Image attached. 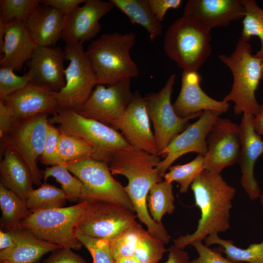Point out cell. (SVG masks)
I'll list each match as a JSON object with an SVG mask.
<instances>
[{
  "label": "cell",
  "mask_w": 263,
  "mask_h": 263,
  "mask_svg": "<svg viewBox=\"0 0 263 263\" xmlns=\"http://www.w3.org/2000/svg\"><path fill=\"white\" fill-rule=\"evenodd\" d=\"M65 193L61 188L44 183L33 189L26 201L31 213L40 210L63 207L67 200Z\"/></svg>",
  "instance_id": "obj_32"
},
{
  "label": "cell",
  "mask_w": 263,
  "mask_h": 263,
  "mask_svg": "<svg viewBox=\"0 0 263 263\" xmlns=\"http://www.w3.org/2000/svg\"><path fill=\"white\" fill-rule=\"evenodd\" d=\"M114 7L109 1L86 0L65 16L61 39L66 44H83L95 38L101 30L100 19Z\"/></svg>",
  "instance_id": "obj_17"
},
{
  "label": "cell",
  "mask_w": 263,
  "mask_h": 263,
  "mask_svg": "<svg viewBox=\"0 0 263 263\" xmlns=\"http://www.w3.org/2000/svg\"><path fill=\"white\" fill-rule=\"evenodd\" d=\"M64 164L83 185L81 202H107L123 206L135 212L124 187L113 178L107 163L86 159Z\"/></svg>",
  "instance_id": "obj_9"
},
{
  "label": "cell",
  "mask_w": 263,
  "mask_h": 263,
  "mask_svg": "<svg viewBox=\"0 0 263 263\" xmlns=\"http://www.w3.org/2000/svg\"><path fill=\"white\" fill-rule=\"evenodd\" d=\"M207 142L204 169L220 174L224 168L238 162L241 149L239 126L230 119L219 117L207 135Z\"/></svg>",
  "instance_id": "obj_14"
},
{
  "label": "cell",
  "mask_w": 263,
  "mask_h": 263,
  "mask_svg": "<svg viewBox=\"0 0 263 263\" xmlns=\"http://www.w3.org/2000/svg\"><path fill=\"white\" fill-rule=\"evenodd\" d=\"M145 229L135 221L110 241L112 255L115 260L133 256L140 238Z\"/></svg>",
  "instance_id": "obj_36"
},
{
  "label": "cell",
  "mask_w": 263,
  "mask_h": 263,
  "mask_svg": "<svg viewBox=\"0 0 263 263\" xmlns=\"http://www.w3.org/2000/svg\"><path fill=\"white\" fill-rule=\"evenodd\" d=\"M176 77L175 74H171L160 91L150 93L144 96L148 113L153 127L158 155L175 136L185 130L190 120L199 117L203 112L185 118L176 114L171 103Z\"/></svg>",
  "instance_id": "obj_10"
},
{
  "label": "cell",
  "mask_w": 263,
  "mask_h": 263,
  "mask_svg": "<svg viewBox=\"0 0 263 263\" xmlns=\"http://www.w3.org/2000/svg\"><path fill=\"white\" fill-rule=\"evenodd\" d=\"M15 241L10 233L7 231L0 230V250L8 249L14 246Z\"/></svg>",
  "instance_id": "obj_49"
},
{
  "label": "cell",
  "mask_w": 263,
  "mask_h": 263,
  "mask_svg": "<svg viewBox=\"0 0 263 263\" xmlns=\"http://www.w3.org/2000/svg\"><path fill=\"white\" fill-rule=\"evenodd\" d=\"M115 263H141L133 256L120 258L115 261Z\"/></svg>",
  "instance_id": "obj_50"
},
{
  "label": "cell",
  "mask_w": 263,
  "mask_h": 263,
  "mask_svg": "<svg viewBox=\"0 0 263 263\" xmlns=\"http://www.w3.org/2000/svg\"><path fill=\"white\" fill-rule=\"evenodd\" d=\"M151 11L159 22L163 21L165 15L170 9H178L182 3L181 0H148Z\"/></svg>",
  "instance_id": "obj_44"
},
{
  "label": "cell",
  "mask_w": 263,
  "mask_h": 263,
  "mask_svg": "<svg viewBox=\"0 0 263 263\" xmlns=\"http://www.w3.org/2000/svg\"><path fill=\"white\" fill-rule=\"evenodd\" d=\"M136 39L132 32H113L91 41L85 51L98 84L111 85L138 76V68L130 54Z\"/></svg>",
  "instance_id": "obj_3"
},
{
  "label": "cell",
  "mask_w": 263,
  "mask_h": 263,
  "mask_svg": "<svg viewBox=\"0 0 263 263\" xmlns=\"http://www.w3.org/2000/svg\"><path fill=\"white\" fill-rule=\"evenodd\" d=\"M239 126L241 149L238 162L241 178V185L249 198H259L261 193L254 175L255 163L263 154V139L255 131L252 122L254 115L243 114Z\"/></svg>",
  "instance_id": "obj_19"
},
{
  "label": "cell",
  "mask_w": 263,
  "mask_h": 263,
  "mask_svg": "<svg viewBox=\"0 0 263 263\" xmlns=\"http://www.w3.org/2000/svg\"><path fill=\"white\" fill-rule=\"evenodd\" d=\"M87 205L85 201L70 207L35 211L19 227L42 240L66 249L79 250L83 245L76 231Z\"/></svg>",
  "instance_id": "obj_6"
},
{
  "label": "cell",
  "mask_w": 263,
  "mask_h": 263,
  "mask_svg": "<svg viewBox=\"0 0 263 263\" xmlns=\"http://www.w3.org/2000/svg\"><path fill=\"white\" fill-rule=\"evenodd\" d=\"M125 14L132 24L143 27L149 34L150 40H155L162 32V25L158 21L150 8L148 0H110Z\"/></svg>",
  "instance_id": "obj_27"
},
{
  "label": "cell",
  "mask_w": 263,
  "mask_h": 263,
  "mask_svg": "<svg viewBox=\"0 0 263 263\" xmlns=\"http://www.w3.org/2000/svg\"><path fill=\"white\" fill-rule=\"evenodd\" d=\"M197 251L198 257L188 263H244L235 262L224 257L218 250L211 249L202 243L195 241L191 244Z\"/></svg>",
  "instance_id": "obj_42"
},
{
  "label": "cell",
  "mask_w": 263,
  "mask_h": 263,
  "mask_svg": "<svg viewBox=\"0 0 263 263\" xmlns=\"http://www.w3.org/2000/svg\"><path fill=\"white\" fill-rule=\"evenodd\" d=\"M8 231L12 235L15 244L0 250V263H36L46 253L62 248L40 239L19 226Z\"/></svg>",
  "instance_id": "obj_24"
},
{
  "label": "cell",
  "mask_w": 263,
  "mask_h": 263,
  "mask_svg": "<svg viewBox=\"0 0 263 263\" xmlns=\"http://www.w3.org/2000/svg\"><path fill=\"white\" fill-rule=\"evenodd\" d=\"M86 0H41L40 2L44 5L53 7L65 16L72 12L75 8Z\"/></svg>",
  "instance_id": "obj_46"
},
{
  "label": "cell",
  "mask_w": 263,
  "mask_h": 263,
  "mask_svg": "<svg viewBox=\"0 0 263 263\" xmlns=\"http://www.w3.org/2000/svg\"><path fill=\"white\" fill-rule=\"evenodd\" d=\"M131 78L107 87L97 84L78 113L112 127L122 116L132 95Z\"/></svg>",
  "instance_id": "obj_13"
},
{
  "label": "cell",
  "mask_w": 263,
  "mask_h": 263,
  "mask_svg": "<svg viewBox=\"0 0 263 263\" xmlns=\"http://www.w3.org/2000/svg\"><path fill=\"white\" fill-rule=\"evenodd\" d=\"M204 156L198 154L188 163L171 166L163 177L164 180L178 183L180 185V192H187L193 182L204 170Z\"/></svg>",
  "instance_id": "obj_34"
},
{
  "label": "cell",
  "mask_w": 263,
  "mask_h": 263,
  "mask_svg": "<svg viewBox=\"0 0 263 263\" xmlns=\"http://www.w3.org/2000/svg\"><path fill=\"white\" fill-rule=\"evenodd\" d=\"M60 134L59 129L49 122L43 151L39 160L42 164L51 166L65 164L58 150Z\"/></svg>",
  "instance_id": "obj_40"
},
{
  "label": "cell",
  "mask_w": 263,
  "mask_h": 263,
  "mask_svg": "<svg viewBox=\"0 0 263 263\" xmlns=\"http://www.w3.org/2000/svg\"><path fill=\"white\" fill-rule=\"evenodd\" d=\"M0 227L7 231L19 227L31 214L26 200L0 184Z\"/></svg>",
  "instance_id": "obj_28"
},
{
  "label": "cell",
  "mask_w": 263,
  "mask_h": 263,
  "mask_svg": "<svg viewBox=\"0 0 263 263\" xmlns=\"http://www.w3.org/2000/svg\"><path fill=\"white\" fill-rule=\"evenodd\" d=\"M78 228L90 236L111 241L135 222V212L119 205L87 201Z\"/></svg>",
  "instance_id": "obj_12"
},
{
  "label": "cell",
  "mask_w": 263,
  "mask_h": 263,
  "mask_svg": "<svg viewBox=\"0 0 263 263\" xmlns=\"http://www.w3.org/2000/svg\"><path fill=\"white\" fill-rule=\"evenodd\" d=\"M210 30L192 16L183 14L166 31L164 51L183 71L198 72L211 53Z\"/></svg>",
  "instance_id": "obj_4"
},
{
  "label": "cell",
  "mask_w": 263,
  "mask_h": 263,
  "mask_svg": "<svg viewBox=\"0 0 263 263\" xmlns=\"http://www.w3.org/2000/svg\"><path fill=\"white\" fill-rule=\"evenodd\" d=\"M249 40L240 38L230 55L221 54L219 59L231 71L233 84L229 93L223 98L226 102L234 103L235 114L255 115L260 104L255 96L262 78V59L252 54Z\"/></svg>",
  "instance_id": "obj_5"
},
{
  "label": "cell",
  "mask_w": 263,
  "mask_h": 263,
  "mask_svg": "<svg viewBox=\"0 0 263 263\" xmlns=\"http://www.w3.org/2000/svg\"><path fill=\"white\" fill-rule=\"evenodd\" d=\"M64 50L59 47L37 45L27 62L29 81L57 93L65 85Z\"/></svg>",
  "instance_id": "obj_18"
},
{
  "label": "cell",
  "mask_w": 263,
  "mask_h": 263,
  "mask_svg": "<svg viewBox=\"0 0 263 263\" xmlns=\"http://www.w3.org/2000/svg\"><path fill=\"white\" fill-rule=\"evenodd\" d=\"M204 244L220 246L218 250L225 257L235 262L263 263V240L259 243L251 244L246 248L236 246L232 240L221 238L218 234L210 235L204 240Z\"/></svg>",
  "instance_id": "obj_29"
},
{
  "label": "cell",
  "mask_w": 263,
  "mask_h": 263,
  "mask_svg": "<svg viewBox=\"0 0 263 263\" xmlns=\"http://www.w3.org/2000/svg\"><path fill=\"white\" fill-rule=\"evenodd\" d=\"M164 244L160 240L144 230L133 256L141 263H157L167 251Z\"/></svg>",
  "instance_id": "obj_38"
},
{
  "label": "cell",
  "mask_w": 263,
  "mask_h": 263,
  "mask_svg": "<svg viewBox=\"0 0 263 263\" xmlns=\"http://www.w3.org/2000/svg\"><path fill=\"white\" fill-rule=\"evenodd\" d=\"M63 50L70 63L64 70L65 84L56 96L59 109L78 113L97 81L82 44H66Z\"/></svg>",
  "instance_id": "obj_8"
},
{
  "label": "cell",
  "mask_w": 263,
  "mask_h": 263,
  "mask_svg": "<svg viewBox=\"0 0 263 263\" xmlns=\"http://www.w3.org/2000/svg\"><path fill=\"white\" fill-rule=\"evenodd\" d=\"M39 263V262H37V263Z\"/></svg>",
  "instance_id": "obj_53"
},
{
  "label": "cell",
  "mask_w": 263,
  "mask_h": 263,
  "mask_svg": "<svg viewBox=\"0 0 263 263\" xmlns=\"http://www.w3.org/2000/svg\"><path fill=\"white\" fill-rule=\"evenodd\" d=\"M58 150L65 163L86 159L107 163L105 157L86 140L61 132L58 141Z\"/></svg>",
  "instance_id": "obj_30"
},
{
  "label": "cell",
  "mask_w": 263,
  "mask_h": 263,
  "mask_svg": "<svg viewBox=\"0 0 263 263\" xmlns=\"http://www.w3.org/2000/svg\"><path fill=\"white\" fill-rule=\"evenodd\" d=\"M262 78H263V59H262Z\"/></svg>",
  "instance_id": "obj_52"
},
{
  "label": "cell",
  "mask_w": 263,
  "mask_h": 263,
  "mask_svg": "<svg viewBox=\"0 0 263 263\" xmlns=\"http://www.w3.org/2000/svg\"><path fill=\"white\" fill-rule=\"evenodd\" d=\"M150 119L144 98L136 90L132 93L131 100L122 116L111 127L120 131L132 147L158 155V148Z\"/></svg>",
  "instance_id": "obj_16"
},
{
  "label": "cell",
  "mask_w": 263,
  "mask_h": 263,
  "mask_svg": "<svg viewBox=\"0 0 263 263\" xmlns=\"http://www.w3.org/2000/svg\"><path fill=\"white\" fill-rule=\"evenodd\" d=\"M168 258L165 263H188L189 256L187 251L179 248L174 244L168 249Z\"/></svg>",
  "instance_id": "obj_47"
},
{
  "label": "cell",
  "mask_w": 263,
  "mask_h": 263,
  "mask_svg": "<svg viewBox=\"0 0 263 263\" xmlns=\"http://www.w3.org/2000/svg\"><path fill=\"white\" fill-rule=\"evenodd\" d=\"M190 187L201 217L193 233L173 240L174 245L182 249L195 241H202L210 235L218 234L229 228L232 201L236 192L235 188L228 184L220 174L205 169Z\"/></svg>",
  "instance_id": "obj_2"
},
{
  "label": "cell",
  "mask_w": 263,
  "mask_h": 263,
  "mask_svg": "<svg viewBox=\"0 0 263 263\" xmlns=\"http://www.w3.org/2000/svg\"><path fill=\"white\" fill-rule=\"evenodd\" d=\"M200 76L197 72L183 71L181 90L172 104L173 110L179 117L185 118L205 111L214 110L226 112L228 103L214 99L201 88Z\"/></svg>",
  "instance_id": "obj_22"
},
{
  "label": "cell",
  "mask_w": 263,
  "mask_h": 263,
  "mask_svg": "<svg viewBox=\"0 0 263 263\" xmlns=\"http://www.w3.org/2000/svg\"><path fill=\"white\" fill-rule=\"evenodd\" d=\"M172 189V183L164 180L153 185L149 191L147 197L148 211L157 223H162L163 216L172 214L175 209Z\"/></svg>",
  "instance_id": "obj_31"
},
{
  "label": "cell",
  "mask_w": 263,
  "mask_h": 263,
  "mask_svg": "<svg viewBox=\"0 0 263 263\" xmlns=\"http://www.w3.org/2000/svg\"><path fill=\"white\" fill-rule=\"evenodd\" d=\"M259 198L260 200L261 203L263 207V191L261 192Z\"/></svg>",
  "instance_id": "obj_51"
},
{
  "label": "cell",
  "mask_w": 263,
  "mask_h": 263,
  "mask_svg": "<svg viewBox=\"0 0 263 263\" xmlns=\"http://www.w3.org/2000/svg\"><path fill=\"white\" fill-rule=\"evenodd\" d=\"M49 114H41L19 121L9 134L0 141V151L6 147L15 150L25 161L32 173L34 184L41 185L43 171L38 161L43 152L49 124Z\"/></svg>",
  "instance_id": "obj_11"
},
{
  "label": "cell",
  "mask_w": 263,
  "mask_h": 263,
  "mask_svg": "<svg viewBox=\"0 0 263 263\" xmlns=\"http://www.w3.org/2000/svg\"><path fill=\"white\" fill-rule=\"evenodd\" d=\"M76 235L91 254L94 263H115L112 255L110 241L90 236L81 231L78 228Z\"/></svg>",
  "instance_id": "obj_39"
},
{
  "label": "cell",
  "mask_w": 263,
  "mask_h": 263,
  "mask_svg": "<svg viewBox=\"0 0 263 263\" xmlns=\"http://www.w3.org/2000/svg\"><path fill=\"white\" fill-rule=\"evenodd\" d=\"M160 161L158 155L130 146L114 152L108 165L112 174L127 178L128 183L124 189L137 217L150 233L166 244L170 240L169 236L162 223L152 219L147 207L150 189L163 180L156 168Z\"/></svg>",
  "instance_id": "obj_1"
},
{
  "label": "cell",
  "mask_w": 263,
  "mask_h": 263,
  "mask_svg": "<svg viewBox=\"0 0 263 263\" xmlns=\"http://www.w3.org/2000/svg\"><path fill=\"white\" fill-rule=\"evenodd\" d=\"M0 184L24 200L34 189L31 171L19 153L10 147L0 151Z\"/></svg>",
  "instance_id": "obj_26"
},
{
  "label": "cell",
  "mask_w": 263,
  "mask_h": 263,
  "mask_svg": "<svg viewBox=\"0 0 263 263\" xmlns=\"http://www.w3.org/2000/svg\"><path fill=\"white\" fill-rule=\"evenodd\" d=\"M222 113L214 110L204 111L198 119L189 124L185 130L172 139L168 146L158 154V156L164 157L156 166L162 178L172 163L181 156L190 152L205 155L207 150V135Z\"/></svg>",
  "instance_id": "obj_15"
},
{
  "label": "cell",
  "mask_w": 263,
  "mask_h": 263,
  "mask_svg": "<svg viewBox=\"0 0 263 263\" xmlns=\"http://www.w3.org/2000/svg\"><path fill=\"white\" fill-rule=\"evenodd\" d=\"M252 122L256 132L261 136L263 135V101L258 112L253 116Z\"/></svg>",
  "instance_id": "obj_48"
},
{
  "label": "cell",
  "mask_w": 263,
  "mask_h": 263,
  "mask_svg": "<svg viewBox=\"0 0 263 263\" xmlns=\"http://www.w3.org/2000/svg\"><path fill=\"white\" fill-rule=\"evenodd\" d=\"M37 45L25 23L14 20L6 24L0 21V67L14 71L21 70L31 58Z\"/></svg>",
  "instance_id": "obj_20"
},
{
  "label": "cell",
  "mask_w": 263,
  "mask_h": 263,
  "mask_svg": "<svg viewBox=\"0 0 263 263\" xmlns=\"http://www.w3.org/2000/svg\"><path fill=\"white\" fill-rule=\"evenodd\" d=\"M43 173L44 183L50 177L55 178L61 185L68 201H81L83 185L79 179L70 173L64 164L47 167Z\"/></svg>",
  "instance_id": "obj_35"
},
{
  "label": "cell",
  "mask_w": 263,
  "mask_h": 263,
  "mask_svg": "<svg viewBox=\"0 0 263 263\" xmlns=\"http://www.w3.org/2000/svg\"><path fill=\"white\" fill-rule=\"evenodd\" d=\"M56 94L48 88L29 82L1 101L10 108L17 120L21 121L41 114H56L59 109Z\"/></svg>",
  "instance_id": "obj_21"
},
{
  "label": "cell",
  "mask_w": 263,
  "mask_h": 263,
  "mask_svg": "<svg viewBox=\"0 0 263 263\" xmlns=\"http://www.w3.org/2000/svg\"><path fill=\"white\" fill-rule=\"evenodd\" d=\"M245 9L243 19L241 37L249 40L253 36L258 37L261 42V47L255 56L263 59V9L255 0H241Z\"/></svg>",
  "instance_id": "obj_33"
},
{
  "label": "cell",
  "mask_w": 263,
  "mask_h": 263,
  "mask_svg": "<svg viewBox=\"0 0 263 263\" xmlns=\"http://www.w3.org/2000/svg\"><path fill=\"white\" fill-rule=\"evenodd\" d=\"M65 15L49 6L39 4L25 22L26 28L37 45H54L61 39Z\"/></svg>",
  "instance_id": "obj_25"
},
{
  "label": "cell",
  "mask_w": 263,
  "mask_h": 263,
  "mask_svg": "<svg viewBox=\"0 0 263 263\" xmlns=\"http://www.w3.org/2000/svg\"><path fill=\"white\" fill-rule=\"evenodd\" d=\"M19 121H18L10 108L0 100V138L3 140Z\"/></svg>",
  "instance_id": "obj_43"
},
{
  "label": "cell",
  "mask_w": 263,
  "mask_h": 263,
  "mask_svg": "<svg viewBox=\"0 0 263 263\" xmlns=\"http://www.w3.org/2000/svg\"><path fill=\"white\" fill-rule=\"evenodd\" d=\"M26 73L22 76L16 75L7 67L0 68V100L24 87L29 82Z\"/></svg>",
  "instance_id": "obj_41"
},
{
  "label": "cell",
  "mask_w": 263,
  "mask_h": 263,
  "mask_svg": "<svg viewBox=\"0 0 263 263\" xmlns=\"http://www.w3.org/2000/svg\"><path fill=\"white\" fill-rule=\"evenodd\" d=\"M40 1L39 0H0V21L4 24L14 20L25 23Z\"/></svg>",
  "instance_id": "obj_37"
},
{
  "label": "cell",
  "mask_w": 263,
  "mask_h": 263,
  "mask_svg": "<svg viewBox=\"0 0 263 263\" xmlns=\"http://www.w3.org/2000/svg\"><path fill=\"white\" fill-rule=\"evenodd\" d=\"M49 122L57 124L62 133L86 140L105 157L107 164L114 152L132 146L113 128L84 117L73 110L59 109L49 118Z\"/></svg>",
  "instance_id": "obj_7"
},
{
  "label": "cell",
  "mask_w": 263,
  "mask_h": 263,
  "mask_svg": "<svg viewBox=\"0 0 263 263\" xmlns=\"http://www.w3.org/2000/svg\"><path fill=\"white\" fill-rule=\"evenodd\" d=\"M183 14L192 16L211 30L243 19L245 9L241 0H189Z\"/></svg>",
  "instance_id": "obj_23"
},
{
  "label": "cell",
  "mask_w": 263,
  "mask_h": 263,
  "mask_svg": "<svg viewBox=\"0 0 263 263\" xmlns=\"http://www.w3.org/2000/svg\"><path fill=\"white\" fill-rule=\"evenodd\" d=\"M43 263H87L81 256L71 249L59 248L53 252Z\"/></svg>",
  "instance_id": "obj_45"
},
{
  "label": "cell",
  "mask_w": 263,
  "mask_h": 263,
  "mask_svg": "<svg viewBox=\"0 0 263 263\" xmlns=\"http://www.w3.org/2000/svg\"></svg>",
  "instance_id": "obj_54"
}]
</instances>
